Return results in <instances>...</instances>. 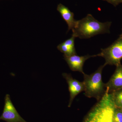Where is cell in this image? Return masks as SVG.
I'll return each mask as SVG.
<instances>
[{
  "mask_svg": "<svg viewBox=\"0 0 122 122\" xmlns=\"http://www.w3.org/2000/svg\"><path fill=\"white\" fill-rule=\"evenodd\" d=\"M111 22H101L91 14L81 20H76L72 35L80 39H87L99 34L110 33Z\"/></svg>",
  "mask_w": 122,
  "mask_h": 122,
  "instance_id": "obj_1",
  "label": "cell"
},
{
  "mask_svg": "<svg viewBox=\"0 0 122 122\" xmlns=\"http://www.w3.org/2000/svg\"><path fill=\"white\" fill-rule=\"evenodd\" d=\"M0 120L7 122H27L18 113L8 94H7L5 97L4 107L0 116Z\"/></svg>",
  "mask_w": 122,
  "mask_h": 122,
  "instance_id": "obj_5",
  "label": "cell"
},
{
  "mask_svg": "<svg viewBox=\"0 0 122 122\" xmlns=\"http://www.w3.org/2000/svg\"><path fill=\"white\" fill-rule=\"evenodd\" d=\"M57 10L61 14L63 20L67 23L68 26V31L74 28L76 21L74 18V14L69 9L68 7L59 4L57 7Z\"/></svg>",
  "mask_w": 122,
  "mask_h": 122,
  "instance_id": "obj_9",
  "label": "cell"
},
{
  "mask_svg": "<svg viewBox=\"0 0 122 122\" xmlns=\"http://www.w3.org/2000/svg\"></svg>",
  "mask_w": 122,
  "mask_h": 122,
  "instance_id": "obj_14",
  "label": "cell"
},
{
  "mask_svg": "<svg viewBox=\"0 0 122 122\" xmlns=\"http://www.w3.org/2000/svg\"><path fill=\"white\" fill-rule=\"evenodd\" d=\"M105 65L99 66L97 70L91 74H83L85 95L88 98H94L98 101L106 91V84L103 82L102 73Z\"/></svg>",
  "mask_w": 122,
  "mask_h": 122,
  "instance_id": "obj_3",
  "label": "cell"
},
{
  "mask_svg": "<svg viewBox=\"0 0 122 122\" xmlns=\"http://www.w3.org/2000/svg\"><path fill=\"white\" fill-rule=\"evenodd\" d=\"M65 60L67 62L69 67L73 71H78L82 73H84L83 66L87 59L93 57H97L96 55H90L87 54L85 56H80L75 54L69 56H64Z\"/></svg>",
  "mask_w": 122,
  "mask_h": 122,
  "instance_id": "obj_7",
  "label": "cell"
},
{
  "mask_svg": "<svg viewBox=\"0 0 122 122\" xmlns=\"http://www.w3.org/2000/svg\"><path fill=\"white\" fill-rule=\"evenodd\" d=\"M97 56L104 58V65H114L116 66L121 64L122 59V33L119 37L110 46L105 49H101L100 53Z\"/></svg>",
  "mask_w": 122,
  "mask_h": 122,
  "instance_id": "obj_4",
  "label": "cell"
},
{
  "mask_svg": "<svg viewBox=\"0 0 122 122\" xmlns=\"http://www.w3.org/2000/svg\"><path fill=\"white\" fill-rule=\"evenodd\" d=\"M75 37L72 35L70 38L66 40L57 46L58 49L64 54V56H69L76 54L75 47Z\"/></svg>",
  "mask_w": 122,
  "mask_h": 122,
  "instance_id": "obj_10",
  "label": "cell"
},
{
  "mask_svg": "<svg viewBox=\"0 0 122 122\" xmlns=\"http://www.w3.org/2000/svg\"><path fill=\"white\" fill-rule=\"evenodd\" d=\"M106 84V88L111 93L122 89V65L120 64L116 66L113 74L108 82Z\"/></svg>",
  "mask_w": 122,
  "mask_h": 122,
  "instance_id": "obj_8",
  "label": "cell"
},
{
  "mask_svg": "<svg viewBox=\"0 0 122 122\" xmlns=\"http://www.w3.org/2000/svg\"><path fill=\"white\" fill-rule=\"evenodd\" d=\"M115 108L112 95L106 88L105 94L88 112L82 122H114Z\"/></svg>",
  "mask_w": 122,
  "mask_h": 122,
  "instance_id": "obj_2",
  "label": "cell"
},
{
  "mask_svg": "<svg viewBox=\"0 0 122 122\" xmlns=\"http://www.w3.org/2000/svg\"><path fill=\"white\" fill-rule=\"evenodd\" d=\"M116 107L122 109V89L111 92Z\"/></svg>",
  "mask_w": 122,
  "mask_h": 122,
  "instance_id": "obj_11",
  "label": "cell"
},
{
  "mask_svg": "<svg viewBox=\"0 0 122 122\" xmlns=\"http://www.w3.org/2000/svg\"><path fill=\"white\" fill-rule=\"evenodd\" d=\"M106 1L110 4H111L115 7L118 5L120 3H122V0H103Z\"/></svg>",
  "mask_w": 122,
  "mask_h": 122,
  "instance_id": "obj_13",
  "label": "cell"
},
{
  "mask_svg": "<svg viewBox=\"0 0 122 122\" xmlns=\"http://www.w3.org/2000/svg\"><path fill=\"white\" fill-rule=\"evenodd\" d=\"M62 76L66 79L68 85L70 98L68 107L71 106L72 102L76 96L82 92L85 91V86L83 82L79 81L73 78L70 74L63 73Z\"/></svg>",
  "mask_w": 122,
  "mask_h": 122,
  "instance_id": "obj_6",
  "label": "cell"
},
{
  "mask_svg": "<svg viewBox=\"0 0 122 122\" xmlns=\"http://www.w3.org/2000/svg\"><path fill=\"white\" fill-rule=\"evenodd\" d=\"M114 122H122V110L116 107L114 114Z\"/></svg>",
  "mask_w": 122,
  "mask_h": 122,
  "instance_id": "obj_12",
  "label": "cell"
}]
</instances>
